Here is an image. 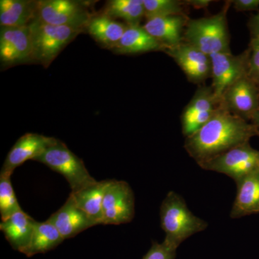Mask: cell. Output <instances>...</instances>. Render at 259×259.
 Wrapping results in <instances>:
<instances>
[{
  "label": "cell",
  "mask_w": 259,
  "mask_h": 259,
  "mask_svg": "<svg viewBox=\"0 0 259 259\" xmlns=\"http://www.w3.org/2000/svg\"><path fill=\"white\" fill-rule=\"evenodd\" d=\"M258 136L254 125L220 105L217 112L195 134L186 138L185 148L197 163Z\"/></svg>",
  "instance_id": "6da1fadb"
},
{
  "label": "cell",
  "mask_w": 259,
  "mask_h": 259,
  "mask_svg": "<svg viewBox=\"0 0 259 259\" xmlns=\"http://www.w3.org/2000/svg\"><path fill=\"white\" fill-rule=\"evenodd\" d=\"M160 221L166 234L163 241L177 249L187 238L208 227L205 221L191 212L183 197L174 191L168 192L162 202Z\"/></svg>",
  "instance_id": "7a4b0ae2"
},
{
  "label": "cell",
  "mask_w": 259,
  "mask_h": 259,
  "mask_svg": "<svg viewBox=\"0 0 259 259\" xmlns=\"http://www.w3.org/2000/svg\"><path fill=\"white\" fill-rule=\"evenodd\" d=\"M232 1L227 2L221 12L207 18L189 20L184 41L210 56L218 53L231 52L227 13Z\"/></svg>",
  "instance_id": "3957f363"
},
{
  "label": "cell",
  "mask_w": 259,
  "mask_h": 259,
  "mask_svg": "<svg viewBox=\"0 0 259 259\" xmlns=\"http://www.w3.org/2000/svg\"><path fill=\"white\" fill-rule=\"evenodd\" d=\"M32 39V59L44 67L51 63L70 42L83 30L58 26L42 23L35 19L29 25Z\"/></svg>",
  "instance_id": "277c9868"
},
{
  "label": "cell",
  "mask_w": 259,
  "mask_h": 259,
  "mask_svg": "<svg viewBox=\"0 0 259 259\" xmlns=\"http://www.w3.org/2000/svg\"><path fill=\"white\" fill-rule=\"evenodd\" d=\"M34 161L47 165L53 171L64 177L69 182L71 192H77L97 182L89 173L82 160L58 139Z\"/></svg>",
  "instance_id": "5b68a950"
},
{
  "label": "cell",
  "mask_w": 259,
  "mask_h": 259,
  "mask_svg": "<svg viewBox=\"0 0 259 259\" xmlns=\"http://www.w3.org/2000/svg\"><path fill=\"white\" fill-rule=\"evenodd\" d=\"M197 164L202 169L223 174L236 182L259 171V151L247 142Z\"/></svg>",
  "instance_id": "8992f818"
},
{
  "label": "cell",
  "mask_w": 259,
  "mask_h": 259,
  "mask_svg": "<svg viewBox=\"0 0 259 259\" xmlns=\"http://www.w3.org/2000/svg\"><path fill=\"white\" fill-rule=\"evenodd\" d=\"M94 16L86 3L74 0H41L37 2V20L58 26L86 30Z\"/></svg>",
  "instance_id": "52a82bcc"
},
{
  "label": "cell",
  "mask_w": 259,
  "mask_h": 259,
  "mask_svg": "<svg viewBox=\"0 0 259 259\" xmlns=\"http://www.w3.org/2000/svg\"><path fill=\"white\" fill-rule=\"evenodd\" d=\"M248 49L238 55H233L231 52H225L210 56L212 79L211 88L219 104L227 89L242 76L248 74Z\"/></svg>",
  "instance_id": "ba28073f"
},
{
  "label": "cell",
  "mask_w": 259,
  "mask_h": 259,
  "mask_svg": "<svg viewBox=\"0 0 259 259\" xmlns=\"http://www.w3.org/2000/svg\"><path fill=\"white\" fill-rule=\"evenodd\" d=\"M135 196L125 181L109 180L102 204V225L131 223L135 217Z\"/></svg>",
  "instance_id": "9c48e42d"
},
{
  "label": "cell",
  "mask_w": 259,
  "mask_h": 259,
  "mask_svg": "<svg viewBox=\"0 0 259 259\" xmlns=\"http://www.w3.org/2000/svg\"><path fill=\"white\" fill-rule=\"evenodd\" d=\"M219 105L211 86H199L181 117L184 136L190 137L202 128L217 112Z\"/></svg>",
  "instance_id": "30bf717a"
},
{
  "label": "cell",
  "mask_w": 259,
  "mask_h": 259,
  "mask_svg": "<svg viewBox=\"0 0 259 259\" xmlns=\"http://www.w3.org/2000/svg\"><path fill=\"white\" fill-rule=\"evenodd\" d=\"M220 105L231 113L250 120L259 109V88L248 74L227 89Z\"/></svg>",
  "instance_id": "8fae6325"
},
{
  "label": "cell",
  "mask_w": 259,
  "mask_h": 259,
  "mask_svg": "<svg viewBox=\"0 0 259 259\" xmlns=\"http://www.w3.org/2000/svg\"><path fill=\"white\" fill-rule=\"evenodd\" d=\"M32 59V39L30 28L1 27L0 61L2 66H15Z\"/></svg>",
  "instance_id": "7c38bea8"
},
{
  "label": "cell",
  "mask_w": 259,
  "mask_h": 259,
  "mask_svg": "<svg viewBox=\"0 0 259 259\" xmlns=\"http://www.w3.org/2000/svg\"><path fill=\"white\" fill-rule=\"evenodd\" d=\"M185 72L189 81L200 83L211 76L210 56L183 41L164 51Z\"/></svg>",
  "instance_id": "4fadbf2b"
},
{
  "label": "cell",
  "mask_w": 259,
  "mask_h": 259,
  "mask_svg": "<svg viewBox=\"0 0 259 259\" xmlns=\"http://www.w3.org/2000/svg\"><path fill=\"white\" fill-rule=\"evenodd\" d=\"M55 138L26 134L17 141L5 158L0 176L10 177L15 168L28 160H35L54 141Z\"/></svg>",
  "instance_id": "5bb4252c"
},
{
  "label": "cell",
  "mask_w": 259,
  "mask_h": 259,
  "mask_svg": "<svg viewBox=\"0 0 259 259\" xmlns=\"http://www.w3.org/2000/svg\"><path fill=\"white\" fill-rule=\"evenodd\" d=\"M47 221L57 228L64 240L73 238L85 230L99 225L78 207L70 194L64 205L51 214Z\"/></svg>",
  "instance_id": "9a60e30c"
},
{
  "label": "cell",
  "mask_w": 259,
  "mask_h": 259,
  "mask_svg": "<svg viewBox=\"0 0 259 259\" xmlns=\"http://www.w3.org/2000/svg\"><path fill=\"white\" fill-rule=\"evenodd\" d=\"M189 20L186 15L161 17L146 20L143 27L166 49L184 41V33Z\"/></svg>",
  "instance_id": "2e32d148"
},
{
  "label": "cell",
  "mask_w": 259,
  "mask_h": 259,
  "mask_svg": "<svg viewBox=\"0 0 259 259\" xmlns=\"http://www.w3.org/2000/svg\"><path fill=\"white\" fill-rule=\"evenodd\" d=\"M237 194L230 217L232 219L259 213V171L236 182Z\"/></svg>",
  "instance_id": "e0dca14e"
},
{
  "label": "cell",
  "mask_w": 259,
  "mask_h": 259,
  "mask_svg": "<svg viewBox=\"0 0 259 259\" xmlns=\"http://www.w3.org/2000/svg\"><path fill=\"white\" fill-rule=\"evenodd\" d=\"M36 221L23 210L2 221L0 230L15 250L22 253L30 243Z\"/></svg>",
  "instance_id": "ac0fdd59"
},
{
  "label": "cell",
  "mask_w": 259,
  "mask_h": 259,
  "mask_svg": "<svg viewBox=\"0 0 259 259\" xmlns=\"http://www.w3.org/2000/svg\"><path fill=\"white\" fill-rule=\"evenodd\" d=\"M166 48L151 36L141 25H127L120 41L112 50L118 54H137L164 51Z\"/></svg>",
  "instance_id": "d6986e66"
},
{
  "label": "cell",
  "mask_w": 259,
  "mask_h": 259,
  "mask_svg": "<svg viewBox=\"0 0 259 259\" xmlns=\"http://www.w3.org/2000/svg\"><path fill=\"white\" fill-rule=\"evenodd\" d=\"M37 2L32 0H1V27L28 26L37 18Z\"/></svg>",
  "instance_id": "ffe728a7"
},
{
  "label": "cell",
  "mask_w": 259,
  "mask_h": 259,
  "mask_svg": "<svg viewBox=\"0 0 259 259\" xmlns=\"http://www.w3.org/2000/svg\"><path fill=\"white\" fill-rule=\"evenodd\" d=\"M127 25L102 14L92 18L86 30L102 47L113 49L123 35Z\"/></svg>",
  "instance_id": "44dd1931"
},
{
  "label": "cell",
  "mask_w": 259,
  "mask_h": 259,
  "mask_svg": "<svg viewBox=\"0 0 259 259\" xmlns=\"http://www.w3.org/2000/svg\"><path fill=\"white\" fill-rule=\"evenodd\" d=\"M109 180L97 182L70 195L74 202L99 225H102V204Z\"/></svg>",
  "instance_id": "7402d4cb"
},
{
  "label": "cell",
  "mask_w": 259,
  "mask_h": 259,
  "mask_svg": "<svg viewBox=\"0 0 259 259\" xmlns=\"http://www.w3.org/2000/svg\"><path fill=\"white\" fill-rule=\"evenodd\" d=\"M64 241V238L52 223L47 221L36 222L30 243L22 253L27 257H32L39 253H47Z\"/></svg>",
  "instance_id": "603a6c76"
},
{
  "label": "cell",
  "mask_w": 259,
  "mask_h": 259,
  "mask_svg": "<svg viewBox=\"0 0 259 259\" xmlns=\"http://www.w3.org/2000/svg\"><path fill=\"white\" fill-rule=\"evenodd\" d=\"M102 14L121 19L128 26L139 25L145 17L144 0H111L107 2Z\"/></svg>",
  "instance_id": "cb8c5ba5"
},
{
  "label": "cell",
  "mask_w": 259,
  "mask_h": 259,
  "mask_svg": "<svg viewBox=\"0 0 259 259\" xmlns=\"http://www.w3.org/2000/svg\"><path fill=\"white\" fill-rule=\"evenodd\" d=\"M178 0H144L146 20L172 15H186L183 5Z\"/></svg>",
  "instance_id": "d4e9b609"
},
{
  "label": "cell",
  "mask_w": 259,
  "mask_h": 259,
  "mask_svg": "<svg viewBox=\"0 0 259 259\" xmlns=\"http://www.w3.org/2000/svg\"><path fill=\"white\" fill-rule=\"evenodd\" d=\"M21 210L10 177L0 176V214L2 221Z\"/></svg>",
  "instance_id": "484cf974"
},
{
  "label": "cell",
  "mask_w": 259,
  "mask_h": 259,
  "mask_svg": "<svg viewBox=\"0 0 259 259\" xmlns=\"http://www.w3.org/2000/svg\"><path fill=\"white\" fill-rule=\"evenodd\" d=\"M248 50V76L259 88V37H251Z\"/></svg>",
  "instance_id": "4316f807"
},
{
  "label": "cell",
  "mask_w": 259,
  "mask_h": 259,
  "mask_svg": "<svg viewBox=\"0 0 259 259\" xmlns=\"http://www.w3.org/2000/svg\"><path fill=\"white\" fill-rule=\"evenodd\" d=\"M177 250L164 241L161 243L153 241L151 248L143 259H175Z\"/></svg>",
  "instance_id": "83f0119b"
},
{
  "label": "cell",
  "mask_w": 259,
  "mask_h": 259,
  "mask_svg": "<svg viewBox=\"0 0 259 259\" xmlns=\"http://www.w3.org/2000/svg\"><path fill=\"white\" fill-rule=\"evenodd\" d=\"M232 3L238 12L253 11L259 8V0H235Z\"/></svg>",
  "instance_id": "f1b7e54d"
},
{
  "label": "cell",
  "mask_w": 259,
  "mask_h": 259,
  "mask_svg": "<svg viewBox=\"0 0 259 259\" xmlns=\"http://www.w3.org/2000/svg\"><path fill=\"white\" fill-rule=\"evenodd\" d=\"M248 28L249 29L251 37H259V11L256 15L250 18L248 23Z\"/></svg>",
  "instance_id": "f546056e"
},
{
  "label": "cell",
  "mask_w": 259,
  "mask_h": 259,
  "mask_svg": "<svg viewBox=\"0 0 259 259\" xmlns=\"http://www.w3.org/2000/svg\"><path fill=\"white\" fill-rule=\"evenodd\" d=\"M185 3H187L186 4L191 5L196 9H204V8H207L212 1L211 0H189Z\"/></svg>",
  "instance_id": "4dcf8cb0"
},
{
  "label": "cell",
  "mask_w": 259,
  "mask_h": 259,
  "mask_svg": "<svg viewBox=\"0 0 259 259\" xmlns=\"http://www.w3.org/2000/svg\"><path fill=\"white\" fill-rule=\"evenodd\" d=\"M250 120H251V123L255 126V128L258 131L259 136V109L255 112L254 115L252 116Z\"/></svg>",
  "instance_id": "1f68e13d"
}]
</instances>
